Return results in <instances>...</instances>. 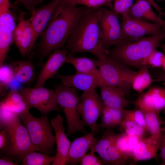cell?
Wrapping results in <instances>:
<instances>
[{"instance_id": "6da1fadb", "label": "cell", "mask_w": 165, "mask_h": 165, "mask_svg": "<svg viewBox=\"0 0 165 165\" xmlns=\"http://www.w3.org/2000/svg\"><path fill=\"white\" fill-rule=\"evenodd\" d=\"M85 8L61 2L47 27L41 35L39 53L44 57L66 43Z\"/></svg>"}, {"instance_id": "7a4b0ae2", "label": "cell", "mask_w": 165, "mask_h": 165, "mask_svg": "<svg viewBox=\"0 0 165 165\" xmlns=\"http://www.w3.org/2000/svg\"><path fill=\"white\" fill-rule=\"evenodd\" d=\"M100 43L99 17L97 9L85 8L67 42L68 54L91 53Z\"/></svg>"}, {"instance_id": "3957f363", "label": "cell", "mask_w": 165, "mask_h": 165, "mask_svg": "<svg viewBox=\"0 0 165 165\" xmlns=\"http://www.w3.org/2000/svg\"><path fill=\"white\" fill-rule=\"evenodd\" d=\"M165 39V28L160 32L134 41L123 42L107 53L111 57L128 66L138 68Z\"/></svg>"}, {"instance_id": "277c9868", "label": "cell", "mask_w": 165, "mask_h": 165, "mask_svg": "<svg viewBox=\"0 0 165 165\" xmlns=\"http://www.w3.org/2000/svg\"><path fill=\"white\" fill-rule=\"evenodd\" d=\"M91 53L97 58L98 68L105 82L117 89L126 97L129 96L137 72L110 57L101 44Z\"/></svg>"}, {"instance_id": "5b68a950", "label": "cell", "mask_w": 165, "mask_h": 165, "mask_svg": "<svg viewBox=\"0 0 165 165\" xmlns=\"http://www.w3.org/2000/svg\"><path fill=\"white\" fill-rule=\"evenodd\" d=\"M18 116L27 129L35 151L49 155L53 153L55 138L47 114L35 117L28 112Z\"/></svg>"}, {"instance_id": "8992f818", "label": "cell", "mask_w": 165, "mask_h": 165, "mask_svg": "<svg viewBox=\"0 0 165 165\" xmlns=\"http://www.w3.org/2000/svg\"><path fill=\"white\" fill-rule=\"evenodd\" d=\"M55 88L57 104L66 117L68 137L77 132L88 133L84 128L79 112V97L76 90L62 84L56 86Z\"/></svg>"}, {"instance_id": "52a82bcc", "label": "cell", "mask_w": 165, "mask_h": 165, "mask_svg": "<svg viewBox=\"0 0 165 165\" xmlns=\"http://www.w3.org/2000/svg\"><path fill=\"white\" fill-rule=\"evenodd\" d=\"M95 89L84 91L79 97L78 111L83 123L95 134L100 130L97 123L105 105Z\"/></svg>"}, {"instance_id": "ba28073f", "label": "cell", "mask_w": 165, "mask_h": 165, "mask_svg": "<svg viewBox=\"0 0 165 165\" xmlns=\"http://www.w3.org/2000/svg\"><path fill=\"white\" fill-rule=\"evenodd\" d=\"M97 9L99 20L100 39L105 49L123 41L119 14L113 10L100 7Z\"/></svg>"}, {"instance_id": "9c48e42d", "label": "cell", "mask_w": 165, "mask_h": 165, "mask_svg": "<svg viewBox=\"0 0 165 165\" xmlns=\"http://www.w3.org/2000/svg\"><path fill=\"white\" fill-rule=\"evenodd\" d=\"M31 108L37 109L42 114L54 111H62L58 105L55 90L42 86L24 88L20 92Z\"/></svg>"}, {"instance_id": "30bf717a", "label": "cell", "mask_w": 165, "mask_h": 165, "mask_svg": "<svg viewBox=\"0 0 165 165\" xmlns=\"http://www.w3.org/2000/svg\"><path fill=\"white\" fill-rule=\"evenodd\" d=\"M4 129L7 132L10 141L7 154L22 160L26 153L35 150L27 129L19 116L6 126Z\"/></svg>"}, {"instance_id": "8fae6325", "label": "cell", "mask_w": 165, "mask_h": 165, "mask_svg": "<svg viewBox=\"0 0 165 165\" xmlns=\"http://www.w3.org/2000/svg\"><path fill=\"white\" fill-rule=\"evenodd\" d=\"M122 16L120 24L123 42L157 34L165 28L160 24L132 17L128 13Z\"/></svg>"}, {"instance_id": "7c38bea8", "label": "cell", "mask_w": 165, "mask_h": 165, "mask_svg": "<svg viewBox=\"0 0 165 165\" xmlns=\"http://www.w3.org/2000/svg\"><path fill=\"white\" fill-rule=\"evenodd\" d=\"M106 130L96 143L94 152L98 154L103 163L126 164L129 158L122 153L116 146L115 141L116 134L111 129Z\"/></svg>"}, {"instance_id": "4fadbf2b", "label": "cell", "mask_w": 165, "mask_h": 165, "mask_svg": "<svg viewBox=\"0 0 165 165\" xmlns=\"http://www.w3.org/2000/svg\"><path fill=\"white\" fill-rule=\"evenodd\" d=\"M63 122V118L59 114L50 120V124L55 133L57 146L56 153L52 163L53 165H64L67 163L68 152L71 142L65 133Z\"/></svg>"}, {"instance_id": "5bb4252c", "label": "cell", "mask_w": 165, "mask_h": 165, "mask_svg": "<svg viewBox=\"0 0 165 165\" xmlns=\"http://www.w3.org/2000/svg\"><path fill=\"white\" fill-rule=\"evenodd\" d=\"M133 103L143 111H153L160 113L165 109V87H152Z\"/></svg>"}, {"instance_id": "9a60e30c", "label": "cell", "mask_w": 165, "mask_h": 165, "mask_svg": "<svg viewBox=\"0 0 165 165\" xmlns=\"http://www.w3.org/2000/svg\"><path fill=\"white\" fill-rule=\"evenodd\" d=\"M61 0H52L48 4L36 9L31 13L29 19L34 34L32 46L50 20Z\"/></svg>"}, {"instance_id": "2e32d148", "label": "cell", "mask_w": 165, "mask_h": 165, "mask_svg": "<svg viewBox=\"0 0 165 165\" xmlns=\"http://www.w3.org/2000/svg\"><path fill=\"white\" fill-rule=\"evenodd\" d=\"M16 26L11 11L0 14V66L4 64L10 46L14 41Z\"/></svg>"}, {"instance_id": "e0dca14e", "label": "cell", "mask_w": 165, "mask_h": 165, "mask_svg": "<svg viewBox=\"0 0 165 165\" xmlns=\"http://www.w3.org/2000/svg\"><path fill=\"white\" fill-rule=\"evenodd\" d=\"M34 32L29 20L24 17V13H21L19 22L14 33V42L19 50L23 57L29 55L33 47L32 42Z\"/></svg>"}, {"instance_id": "ac0fdd59", "label": "cell", "mask_w": 165, "mask_h": 165, "mask_svg": "<svg viewBox=\"0 0 165 165\" xmlns=\"http://www.w3.org/2000/svg\"><path fill=\"white\" fill-rule=\"evenodd\" d=\"M68 54L67 49H59L54 50L42 68L35 86H43L48 80L57 75L60 68L66 63Z\"/></svg>"}, {"instance_id": "d6986e66", "label": "cell", "mask_w": 165, "mask_h": 165, "mask_svg": "<svg viewBox=\"0 0 165 165\" xmlns=\"http://www.w3.org/2000/svg\"><path fill=\"white\" fill-rule=\"evenodd\" d=\"M95 134L91 131L75 139L71 142L67 164L74 165L80 163L88 150L94 152V146L99 140L95 137Z\"/></svg>"}, {"instance_id": "ffe728a7", "label": "cell", "mask_w": 165, "mask_h": 165, "mask_svg": "<svg viewBox=\"0 0 165 165\" xmlns=\"http://www.w3.org/2000/svg\"><path fill=\"white\" fill-rule=\"evenodd\" d=\"M162 135L161 133L140 138L131 154L134 161L136 162L156 157Z\"/></svg>"}, {"instance_id": "44dd1931", "label": "cell", "mask_w": 165, "mask_h": 165, "mask_svg": "<svg viewBox=\"0 0 165 165\" xmlns=\"http://www.w3.org/2000/svg\"><path fill=\"white\" fill-rule=\"evenodd\" d=\"M57 75V78L61 81L63 85L83 92L96 89L103 84L94 76L84 73L76 72L75 73L70 75L60 74Z\"/></svg>"}, {"instance_id": "7402d4cb", "label": "cell", "mask_w": 165, "mask_h": 165, "mask_svg": "<svg viewBox=\"0 0 165 165\" xmlns=\"http://www.w3.org/2000/svg\"><path fill=\"white\" fill-rule=\"evenodd\" d=\"M100 97L105 106L123 109L133 102L127 100L122 94L114 87L105 83L100 87Z\"/></svg>"}, {"instance_id": "603a6c76", "label": "cell", "mask_w": 165, "mask_h": 165, "mask_svg": "<svg viewBox=\"0 0 165 165\" xmlns=\"http://www.w3.org/2000/svg\"><path fill=\"white\" fill-rule=\"evenodd\" d=\"M66 63L72 65L75 69L76 72L92 75L97 78L102 83H106L100 73L97 59L68 54Z\"/></svg>"}, {"instance_id": "cb8c5ba5", "label": "cell", "mask_w": 165, "mask_h": 165, "mask_svg": "<svg viewBox=\"0 0 165 165\" xmlns=\"http://www.w3.org/2000/svg\"><path fill=\"white\" fill-rule=\"evenodd\" d=\"M146 0H136L128 13L131 16L158 24L165 28V20L157 15Z\"/></svg>"}, {"instance_id": "d4e9b609", "label": "cell", "mask_w": 165, "mask_h": 165, "mask_svg": "<svg viewBox=\"0 0 165 165\" xmlns=\"http://www.w3.org/2000/svg\"><path fill=\"white\" fill-rule=\"evenodd\" d=\"M14 79L22 84H28L33 80L35 70L32 63L28 61L14 62L12 65Z\"/></svg>"}, {"instance_id": "484cf974", "label": "cell", "mask_w": 165, "mask_h": 165, "mask_svg": "<svg viewBox=\"0 0 165 165\" xmlns=\"http://www.w3.org/2000/svg\"><path fill=\"white\" fill-rule=\"evenodd\" d=\"M123 109L105 106L101 116V122L99 125L100 129H111L120 125L123 118Z\"/></svg>"}, {"instance_id": "4316f807", "label": "cell", "mask_w": 165, "mask_h": 165, "mask_svg": "<svg viewBox=\"0 0 165 165\" xmlns=\"http://www.w3.org/2000/svg\"><path fill=\"white\" fill-rule=\"evenodd\" d=\"M150 74L148 66L143 65L134 77L132 88L138 92H141L148 87L154 81Z\"/></svg>"}, {"instance_id": "83f0119b", "label": "cell", "mask_w": 165, "mask_h": 165, "mask_svg": "<svg viewBox=\"0 0 165 165\" xmlns=\"http://www.w3.org/2000/svg\"><path fill=\"white\" fill-rule=\"evenodd\" d=\"M35 150L29 152L24 155L22 159L23 164L24 165H49L53 162L54 156L41 152Z\"/></svg>"}, {"instance_id": "f1b7e54d", "label": "cell", "mask_w": 165, "mask_h": 165, "mask_svg": "<svg viewBox=\"0 0 165 165\" xmlns=\"http://www.w3.org/2000/svg\"><path fill=\"white\" fill-rule=\"evenodd\" d=\"M143 112L148 132L150 135L162 133L161 126L163 122L160 116V113L153 111Z\"/></svg>"}, {"instance_id": "f546056e", "label": "cell", "mask_w": 165, "mask_h": 165, "mask_svg": "<svg viewBox=\"0 0 165 165\" xmlns=\"http://www.w3.org/2000/svg\"><path fill=\"white\" fill-rule=\"evenodd\" d=\"M124 132L129 136L139 138L145 137L147 130L132 119L124 116L120 125Z\"/></svg>"}, {"instance_id": "4dcf8cb0", "label": "cell", "mask_w": 165, "mask_h": 165, "mask_svg": "<svg viewBox=\"0 0 165 165\" xmlns=\"http://www.w3.org/2000/svg\"><path fill=\"white\" fill-rule=\"evenodd\" d=\"M14 78L12 66L3 64L0 67V87L1 94L2 95L9 83Z\"/></svg>"}, {"instance_id": "1f68e13d", "label": "cell", "mask_w": 165, "mask_h": 165, "mask_svg": "<svg viewBox=\"0 0 165 165\" xmlns=\"http://www.w3.org/2000/svg\"><path fill=\"white\" fill-rule=\"evenodd\" d=\"M115 142L117 148L122 153L130 157L132 150L130 145L128 135L124 132L116 134Z\"/></svg>"}, {"instance_id": "d6a6232c", "label": "cell", "mask_w": 165, "mask_h": 165, "mask_svg": "<svg viewBox=\"0 0 165 165\" xmlns=\"http://www.w3.org/2000/svg\"><path fill=\"white\" fill-rule=\"evenodd\" d=\"M19 116L10 111L2 103L0 104V127L3 130L6 126L13 122Z\"/></svg>"}, {"instance_id": "836d02e7", "label": "cell", "mask_w": 165, "mask_h": 165, "mask_svg": "<svg viewBox=\"0 0 165 165\" xmlns=\"http://www.w3.org/2000/svg\"><path fill=\"white\" fill-rule=\"evenodd\" d=\"M81 5L91 9H96L103 6L112 8L111 0H74L72 5Z\"/></svg>"}, {"instance_id": "e575fe53", "label": "cell", "mask_w": 165, "mask_h": 165, "mask_svg": "<svg viewBox=\"0 0 165 165\" xmlns=\"http://www.w3.org/2000/svg\"><path fill=\"white\" fill-rule=\"evenodd\" d=\"M123 113L124 116L132 119L147 130L145 116L142 110L138 108L132 110H128L124 108Z\"/></svg>"}, {"instance_id": "d590c367", "label": "cell", "mask_w": 165, "mask_h": 165, "mask_svg": "<svg viewBox=\"0 0 165 165\" xmlns=\"http://www.w3.org/2000/svg\"><path fill=\"white\" fill-rule=\"evenodd\" d=\"M165 54L157 50L153 51L146 58L143 65L150 66L153 67H161L162 61Z\"/></svg>"}, {"instance_id": "8d00e7d4", "label": "cell", "mask_w": 165, "mask_h": 165, "mask_svg": "<svg viewBox=\"0 0 165 165\" xmlns=\"http://www.w3.org/2000/svg\"><path fill=\"white\" fill-rule=\"evenodd\" d=\"M134 0H114L113 10L122 15L129 13L133 6Z\"/></svg>"}, {"instance_id": "74e56055", "label": "cell", "mask_w": 165, "mask_h": 165, "mask_svg": "<svg viewBox=\"0 0 165 165\" xmlns=\"http://www.w3.org/2000/svg\"><path fill=\"white\" fill-rule=\"evenodd\" d=\"M24 101V99L20 92L12 90L1 102L6 106L8 107Z\"/></svg>"}, {"instance_id": "f35d334b", "label": "cell", "mask_w": 165, "mask_h": 165, "mask_svg": "<svg viewBox=\"0 0 165 165\" xmlns=\"http://www.w3.org/2000/svg\"><path fill=\"white\" fill-rule=\"evenodd\" d=\"M6 107L13 113L18 116L29 112V109L31 108L24 100Z\"/></svg>"}, {"instance_id": "ab89813d", "label": "cell", "mask_w": 165, "mask_h": 165, "mask_svg": "<svg viewBox=\"0 0 165 165\" xmlns=\"http://www.w3.org/2000/svg\"><path fill=\"white\" fill-rule=\"evenodd\" d=\"M81 165H101L103 163L101 160H100L95 155V153L91 152L86 154L80 162Z\"/></svg>"}, {"instance_id": "60d3db41", "label": "cell", "mask_w": 165, "mask_h": 165, "mask_svg": "<svg viewBox=\"0 0 165 165\" xmlns=\"http://www.w3.org/2000/svg\"><path fill=\"white\" fill-rule=\"evenodd\" d=\"M10 141L9 137L6 130L0 132V150L1 152L6 153L9 148Z\"/></svg>"}, {"instance_id": "b9f144b4", "label": "cell", "mask_w": 165, "mask_h": 165, "mask_svg": "<svg viewBox=\"0 0 165 165\" xmlns=\"http://www.w3.org/2000/svg\"><path fill=\"white\" fill-rule=\"evenodd\" d=\"M22 4L31 13L33 12L36 9L37 5L41 4L46 0H16Z\"/></svg>"}, {"instance_id": "7bdbcfd3", "label": "cell", "mask_w": 165, "mask_h": 165, "mask_svg": "<svg viewBox=\"0 0 165 165\" xmlns=\"http://www.w3.org/2000/svg\"><path fill=\"white\" fill-rule=\"evenodd\" d=\"M160 156L161 160L162 165H165V133L163 134L160 144Z\"/></svg>"}, {"instance_id": "ee69618b", "label": "cell", "mask_w": 165, "mask_h": 165, "mask_svg": "<svg viewBox=\"0 0 165 165\" xmlns=\"http://www.w3.org/2000/svg\"><path fill=\"white\" fill-rule=\"evenodd\" d=\"M12 160L7 157H2L0 159V165H16Z\"/></svg>"}, {"instance_id": "f6af8a7d", "label": "cell", "mask_w": 165, "mask_h": 165, "mask_svg": "<svg viewBox=\"0 0 165 165\" xmlns=\"http://www.w3.org/2000/svg\"><path fill=\"white\" fill-rule=\"evenodd\" d=\"M148 1L153 6L154 9L157 11L159 14V16L161 17L163 15L165 14L162 11L161 8L156 3L154 0H146Z\"/></svg>"}, {"instance_id": "bcb514c9", "label": "cell", "mask_w": 165, "mask_h": 165, "mask_svg": "<svg viewBox=\"0 0 165 165\" xmlns=\"http://www.w3.org/2000/svg\"><path fill=\"white\" fill-rule=\"evenodd\" d=\"M161 67L163 68L164 71L165 72V55L162 59Z\"/></svg>"}, {"instance_id": "7dc6e473", "label": "cell", "mask_w": 165, "mask_h": 165, "mask_svg": "<svg viewBox=\"0 0 165 165\" xmlns=\"http://www.w3.org/2000/svg\"><path fill=\"white\" fill-rule=\"evenodd\" d=\"M64 1L67 4L71 5L72 3L74 0H64Z\"/></svg>"}, {"instance_id": "c3c4849f", "label": "cell", "mask_w": 165, "mask_h": 165, "mask_svg": "<svg viewBox=\"0 0 165 165\" xmlns=\"http://www.w3.org/2000/svg\"><path fill=\"white\" fill-rule=\"evenodd\" d=\"M161 46L163 50V53L165 54V43L161 45Z\"/></svg>"}, {"instance_id": "681fc988", "label": "cell", "mask_w": 165, "mask_h": 165, "mask_svg": "<svg viewBox=\"0 0 165 165\" xmlns=\"http://www.w3.org/2000/svg\"><path fill=\"white\" fill-rule=\"evenodd\" d=\"M164 82H165V79H164Z\"/></svg>"}, {"instance_id": "f907efd6", "label": "cell", "mask_w": 165, "mask_h": 165, "mask_svg": "<svg viewBox=\"0 0 165 165\" xmlns=\"http://www.w3.org/2000/svg\"></svg>"}]
</instances>
